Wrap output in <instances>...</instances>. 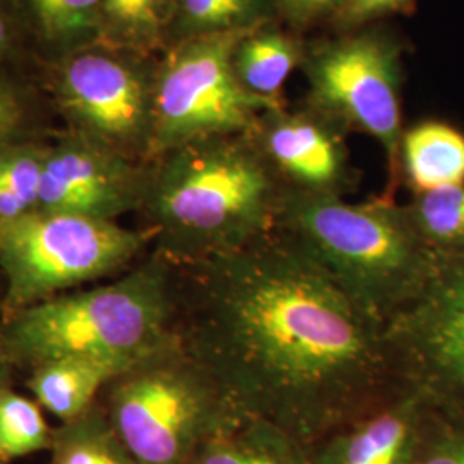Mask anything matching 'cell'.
<instances>
[{
  "mask_svg": "<svg viewBox=\"0 0 464 464\" xmlns=\"http://www.w3.org/2000/svg\"><path fill=\"white\" fill-rule=\"evenodd\" d=\"M0 334L11 363L76 358L126 372L178 337V268L153 251L116 281L16 310Z\"/></svg>",
  "mask_w": 464,
  "mask_h": 464,
  "instance_id": "obj_3",
  "label": "cell"
},
{
  "mask_svg": "<svg viewBox=\"0 0 464 464\" xmlns=\"http://www.w3.org/2000/svg\"><path fill=\"white\" fill-rule=\"evenodd\" d=\"M249 134L287 191L344 198L356 183L344 126L315 109L268 111Z\"/></svg>",
  "mask_w": 464,
  "mask_h": 464,
  "instance_id": "obj_12",
  "label": "cell"
},
{
  "mask_svg": "<svg viewBox=\"0 0 464 464\" xmlns=\"http://www.w3.org/2000/svg\"><path fill=\"white\" fill-rule=\"evenodd\" d=\"M399 172L413 195L464 183V133L440 121L411 126L401 138Z\"/></svg>",
  "mask_w": 464,
  "mask_h": 464,
  "instance_id": "obj_15",
  "label": "cell"
},
{
  "mask_svg": "<svg viewBox=\"0 0 464 464\" xmlns=\"http://www.w3.org/2000/svg\"><path fill=\"white\" fill-rule=\"evenodd\" d=\"M413 0H346L339 17L346 24H363L372 19L402 11Z\"/></svg>",
  "mask_w": 464,
  "mask_h": 464,
  "instance_id": "obj_29",
  "label": "cell"
},
{
  "mask_svg": "<svg viewBox=\"0 0 464 464\" xmlns=\"http://www.w3.org/2000/svg\"><path fill=\"white\" fill-rule=\"evenodd\" d=\"M0 464H9V463H5V461H2V459H0Z\"/></svg>",
  "mask_w": 464,
  "mask_h": 464,
  "instance_id": "obj_31",
  "label": "cell"
},
{
  "mask_svg": "<svg viewBox=\"0 0 464 464\" xmlns=\"http://www.w3.org/2000/svg\"><path fill=\"white\" fill-rule=\"evenodd\" d=\"M124 372L93 360H53L34 366L28 382L34 401L61 423L72 421L92 410L95 396Z\"/></svg>",
  "mask_w": 464,
  "mask_h": 464,
  "instance_id": "obj_17",
  "label": "cell"
},
{
  "mask_svg": "<svg viewBox=\"0 0 464 464\" xmlns=\"http://www.w3.org/2000/svg\"><path fill=\"white\" fill-rule=\"evenodd\" d=\"M50 454V464H138L97 406L52 431Z\"/></svg>",
  "mask_w": 464,
  "mask_h": 464,
  "instance_id": "obj_22",
  "label": "cell"
},
{
  "mask_svg": "<svg viewBox=\"0 0 464 464\" xmlns=\"http://www.w3.org/2000/svg\"><path fill=\"white\" fill-rule=\"evenodd\" d=\"M246 34L184 40L157 57L153 157L198 140L251 133L260 117L282 107L279 99L251 93L236 74L234 50Z\"/></svg>",
  "mask_w": 464,
  "mask_h": 464,
  "instance_id": "obj_7",
  "label": "cell"
},
{
  "mask_svg": "<svg viewBox=\"0 0 464 464\" xmlns=\"http://www.w3.org/2000/svg\"><path fill=\"white\" fill-rule=\"evenodd\" d=\"M42 69L100 42V0H9Z\"/></svg>",
  "mask_w": 464,
  "mask_h": 464,
  "instance_id": "obj_14",
  "label": "cell"
},
{
  "mask_svg": "<svg viewBox=\"0 0 464 464\" xmlns=\"http://www.w3.org/2000/svg\"><path fill=\"white\" fill-rule=\"evenodd\" d=\"M427 399L404 383L329 431L312 448L314 464H415Z\"/></svg>",
  "mask_w": 464,
  "mask_h": 464,
  "instance_id": "obj_13",
  "label": "cell"
},
{
  "mask_svg": "<svg viewBox=\"0 0 464 464\" xmlns=\"http://www.w3.org/2000/svg\"><path fill=\"white\" fill-rule=\"evenodd\" d=\"M151 241L112 220L36 210L0 222V274L16 310L114 276Z\"/></svg>",
  "mask_w": 464,
  "mask_h": 464,
  "instance_id": "obj_6",
  "label": "cell"
},
{
  "mask_svg": "<svg viewBox=\"0 0 464 464\" xmlns=\"http://www.w3.org/2000/svg\"><path fill=\"white\" fill-rule=\"evenodd\" d=\"M0 64L44 71L28 45L9 0H0Z\"/></svg>",
  "mask_w": 464,
  "mask_h": 464,
  "instance_id": "obj_27",
  "label": "cell"
},
{
  "mask_svg": "<svg viewBox=\"0 0 464 464\" xmlns=\"http://www.w3.org/2000/svg\"><path fill=\"white\" fill-rule=\"evenodd\" d=\"M415 464H464V416L427 401Z\"/></svg>",
  "mask_w": 464,
  "mask_h": 464,
  "instance_id": "obj_26",
  "label": "cell"
},
{
  "mask_svg": "<svg viewBox=\"0 0 464 464\" xmlns=\"http://www.w3.org/2000/svg\"><path fill=\"white\" fill-rule=\"evenodd\" d=\"M155 61L99 42L44 67L61 128L136 162L151 160Z\"/></svg>",
  "mask_w": 464,
  "mask_h": 464,
  "instance_id": "obj_8",
  "label": "cell"
},
{
  "mask_svg": "<svg viewBox=\"0 0 464 464\" xmlns=\"http://www.w3.org/2000/svg\"><path fill=\"white\" fill-rule=\"evenodd\" d=\"M49 138H21L0 143V222L38 210Z\"/></svg>",
  "mask_w": 464,
  "mask_h": 464,
  "instance_id": "obj_24",
  "label": "cell"
},
{
  "mask_svg": "<svg viewBox=\"0 0 464 464\" xmlns=\"http://www.w3.org/2000/svg\"><path fill=\"white\" fill-rule=\"evenodd\" d=\"M178 268V335L236 410L308 448L401 382L385 325L277 234Z\"/></svg>",
  "mask_w": 464,
  "mask_h": 464,
  "instance_id": "obj_1",
  "label": "cell"
},
{
  "mask_svg": "<svg viewBox=\"0 0 464 464\" xmlns=\"http://www.w3.org/2000/svg\"><path fill=\"white\" fill-rule=\"evenodd\" d=\"M59 130L44 71L0 64V143L49 138Z\"/></svg>",
  "mask_w": 464,
  "mask_h": 464,
  "instance_id": "obj_19",
  "label": "cell"
},
{
  "mask_svg": "<svg viewBox=\"0 0 464 464\" xmlns=\"http://www.w3.org/2000/svg\"><path fill=\"white\" fill-rule=\"evenodd\" d=\"M282 193L251 134L216 136L149 160L138 212L155 253L195 266L272 236Z\"/></svg>",
  "mask_w": 464,
  "mask_h": 464,
  "instance_id": "obj_2",
  "label": "cell"
},
{
  "mask_svg": "<svg viewBox=\"0 0 464 464\" xmlns=\"http://www.w3.org/2000/svg\"><path fill=\"white\" fill-rule=\"evenodd\" d=\"M11 363L5 348H4V341H2V334H0V391L5 389V375H7V366Z\"/></svg>",
  "mask_w": 464,
  "mask_h": 464,
  "instance_id": "obj_30",
  "label": "cell"
},
{
  "mask_svg": "<svg viewBox=\"0 0 464 464\" xmlns=\"http://www.w3.org/2000/svg\"><path fill=\"white\" fill-rule=\"evenodd\" d=\"M274 234L383 325L415 298L435 266L404 205L391 198L351 203L284 189Z\"/></svg>",
  "mask_w": 464,
  "mask_h": 464,
  "instance_id": "obj_4",
  "label": "cell"
},
{
  "mask_svg": "<svg viewBox=\"0 0 464 464\" xmlns=\"http://www.w3.org/2000/svg\"><path fill=\"white\" fill-rule=\"evenodd\" d=\"M147 162H136L80 134L47 141L38 210L112 220L138 212Z\"/></svg>",
  "mask_w": 464,
  "mask_h": 464,
  "instance_id": "obj_11",
  "label": "cell"
},
{
  "mask_svg": "<svg viewBox=\"0 0 464 464\" xmlns=\"http://www.w3.org/2000/svg\"><path fill=\"white\" fill-rule=\"evenodd\" d=\"M398 381L464 416V255L435 258L415 298L385 324Z\"/></svg>",
  "mask_w": 464,
  "mask_h": 464,
  "instance_id": "obj_9",
  "label": "cell"
},
{
  "mask_svg": "<svg viewBox=\"0 0 464 464\" xmlns=\"http://www.w3.org/2000/svg\"><path fill=\"white\" fill-rule=\"evenodd\" d=\"M404 208L435 258L464 255V183L413 195Z\"/></svg>",
  "mask_w": 464,
  "mask_h": 464,
  "instance_id": "obj_23",
  "label": "cell"
},
{
  "mask_svg": "<svg viewBox=\"0 0 464 464\" xmlns=\"http://www.w3.org/2000/svg\"><path fill=\"white\" fill-rule=\"evenodd\" d=\"M107 416L138 464H191L241 415L179 335L107 385Z\"/></svg>",
  "mask_w": 464,
  "mask_h": 464,
  "instance_id": "obj_5",
  "label": "cell"
},
{
  "mask_svg": "<svg viewBox=\"0 0 464 464\" xmlns=\"http://www.w3.org/2000/svg\"><path fill=\"white\" fill-rule=\"evenodd\" d=\"M346 0H276V5L295 23H314L341 14Z\"/></svg>",
  "mask_w": 464,
  "mask_h": 464,
  "instance_id": "obj_28",
  "label": "cell"
},
{
  "mask_svg": "<svg viewBox=\"0 0 464 464\" xmlns=\"http://www.w3.org/2000/svg\"><path fill=\"white\" fill-rule=\"evenodd\" d=\"M301 61L295 38L279 30L256 28L245 34L234 50V69L251 93L277 99L282 84Z\"/></svg>",
  "mask_w": 464,
  "mask_h": 464,
  "instance_id": "obj_21",
  "label": "cell"
},
{
  "mask_svg": "<svg viewBox=\"0 0 464 464\" xmlns=\"http://www.w3.org/2000/svg\"><path fill=\"white\" fill-rule=\"evenodd\" d=\"M276 0H174L169 47L212 34H246L268 21Z\"/></svg>",
  "mask_w": 464,
  "mask_h": 464,
  "instance_id": "obj_20",
  "label": "cell"
},
{
  "mask_svg": "<svg viewBox=\"0 0 464 464\" xmlns=\"http://www.w3.org/2000/svg\"><path fill=\"white\" fill-rule=\"evenodd\" d=\"M52 429L42 406L11 389L0 391V459L17 458L50 449Z\"/></svg>",
  "mask_w": 464,
  "mask_h": 464,
  "instance_id": "obj_25",
  "label": "cell"
},
{
  "mask_svg": "<svg viewBox=\"0 0 464 464\" xmlns=\"http://www.w3.org/2000/svg\"><path fill=\"white\" fill-rule=\"evenodd\" d=\"M191 464H314L312 448L277 425L239 416L210 439Z\"/></svg>",
  "mask_w": 464,
  "mask_h": 464,
  "instance_id": "obj_16",
  "label": "cell"
},
{
  "mask_svg": "<svg viewBox=\"0 0 464 464\" xmlns=\"http://www.w3.org/2000/svg\"><path fill=\"white\" fill-rule=\"evenodd\" d=\"M174 0H100V44L145 59L169 47Z\"/></svg>",
  "mask_w": 464,
  "mask_h": 464,
  "instance_id": "obj_18",
  "label": "cell"
},
{
  "mask_svg": "<svg viewBox=\"0 0 464 464\" xmlns=\"http://www.w3.org/2000/svg\"><path fill=\"white\" fill-rule=\"evenodd\" d=\"M314 109L370 134L382 145L389 169L399 172L402 138L398 45L379 34H362L325 45L308 59Z\"/></svg>",
  "mask_w": 464,
  "mask_h": 464,
  "instance_id": "obj_10",
  "label": "cell"
}]
</instances>
